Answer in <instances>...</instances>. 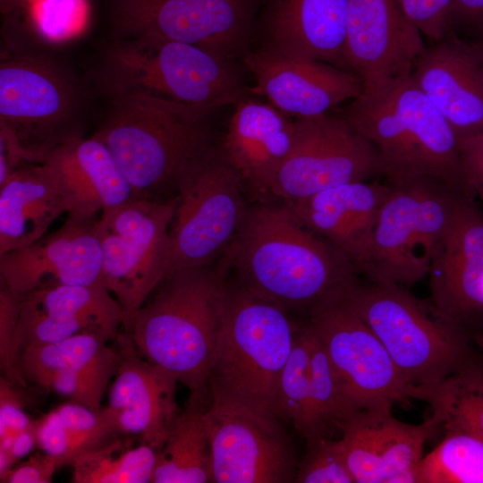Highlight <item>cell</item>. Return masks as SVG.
Here are the masks:
<instances>
[{
	"label": "cell",
	"instance_id": "11",
	"mask_svg": "<svg viewBox=\"0 0 483 483\" xmlns=\"http://www.w3.org/2000/svg\"><path fill=\"white\" fill-rule=\"evenodd\" d=\"M243 191L238 172L214 148L179 196L166 275L210 266L225 254L249 208Z\"/></svg>",
	"mask_w": 483,
	"mask_h": 483
},
{
	"label": "cell",
	"instance_id": "1",
	"mask_svg": "<svg viewBox=\"0 0 483 483\" xmlns=\"http://www.w3.org/2000/svg\"><path fill=\"white\" fill-rule=\"evenodd\" d=\"M226 251L240 284L308 318L343 301L360 283L349 258L301 225L285 204L249 208Z\"/></svg>",
	"mask_w": 483,
	"mask_h": 483
},
{
	"label": "cell",
	"instance_id": "19",
	"mask_svg": "<svg viewBox=\"0 0 483 483\" xmlns=\"http://www.w3.org/2000/svg\"><path fill=\"white\" fill-rule=\"evenodd\" d=\"M424 48L398 0H348L345 61L363 87L411 73Z\"/></svg>",
	"mask_w": 483,
	"mask_h": 483
},
{
	"label": "cell",
	"instance_id": "39",
	"mask_svg": "<svg viewBox=\"0 0 483 483\" xmlns=\"http://www.w3.org/2000/svg\"><path fill=\"white\" fill-rule=\"evenodd\" d=\"M22 388L1 377L0 440L13 437L33 422L24 411L26 398L21 392Z\"/></svg>",
	"mask_w": 483,
	"mask_h": 483
},
{
	"label": "cell",
	"instance_id": "28",
	"mask_svg": "<svg viewBox=\"0 0 483 483\" xmlns=\"http://www.w3.org/2000/svg\"><path fill=\"white\" fill-rule=\"evenodd\" d=\"M295 131V121L271 104L245 98L235 106L220 150L244 190L269 195L292 149Z\"/></svg>",
	"mask_w": 483,
	"mask_h": 483
},
{
	"label": "cell",
	"instance_id": "7",
	"mask_svg": "<svg viewBox=\"0 0 483 483\" xmlns=\"http://www.w3.org/2000/svg\"><path fill=\"white\" fill-rule=\"evenodd\" d=\"M234 61L199 45L121 38L108 48L100 79L109 96L146 92L213 110L247 98Z\"/></svg>",
	"mask_w": 483,
	"mask_h": 483
},
{
	"label": "cell",
	"instance_id": "13",
	"mask_svg": "<svg viewBox=\"0 0 483 483\" xmlns=\"http://www.w3.org/2000/svg\"><path fill=\"white\" fill-rule=\"evenodd\" d=\"M260 0H115L123 38L179 41L236 59L250 49Z\"/></svg>",
	"mask_w": 483,
	"mask_h": 483
},
{
	"label": "cell",
	"instance_id": "37",
	"mask_svg": "<svg viewBox=\"0 0 483 483\" xmlns=\"http://www.w3.org/2000/svg\"><path fill=\"white\" fill-rule=\"evenodd\" d=\"M22 349L18 333V297L4 286L0 291V365L4 377L25 388L21 372Z\"/></svg>",
	"mask_w": 483,
	"mask_h": 483
},
{
	"label": "cell",
	"instance_id": "38",
	"mask_svg": "<svg viewBox=\"0 0 483 483\" xmlns=\"http://www.w3.org/2000/svg\"><path fill=\"white\" fill-rule=\"evenodd\" d=\"M407 18L421 34L437 42L448 33L453 0H398Z\"/></svg>",
	"mask_w": 483,
	"mask_h": 483
},
{
	"label": "cell",
	"instance_id": "4",
	"mask_svg": "<svg viewBox=\"0 0 483 483\" xmlns=\"http://www.w3.org/2000/svg\"><path fill=\"white\" fill-rule=\"evenodd\" d=\"M342 115L375 148L388 183L438 178L476 198L454 131L411 73L363 87Z\"/></svg>",
	"mask_w": 483,
	"mask_h": 483
},
{
	"label": "cell",
	"instance_id": "16",
	"mask_svg": "<svg viewBox=\"0 0 483 483\" xmlns=\"http://www.w3.org/2000/svg\"><path fill=\"white\" fill-rule=\"evenodd\" d=\"M354 412L320 339L309 321L299 326L280 379L279 419L308 446L341 432Z\"/></svg>",
	"mask_w": 483,
	"mask_h": 483
},
{
	"label": "cell",
	"instance_id": "29",
	"mask_svg": "<svg viewBox=\"0 0 483 483\" xmlns=\"http://www.w3.org/2000/svg\"><path fill=\"white\" fill-rule=\"evenodd\" d=\"M43 161L57 175L67 214L97 216L137 199L107 147L94 136L74 139Z\"/></svg>",
	"mask_w": 483,
	"mask_h": 483
},
{
	"label": "cell",
	"instance_id": "23",
	"mask_svg": "<svg viewBox=\"0 0 483 483\" xmlns=\"http://www.w3.org/2000/svg\"><path fill=\"white\" fill-rule=\"evenodd\" d=\"M16 295L22 351L84 332L116 340L123 326V309L104 285H58Z\"/></svg>",
	"mask_w": 483,
	"mask_h": 483
},
{
	"label": "cell",
	"instance_id": "8",
	"mask_svg": "<svg viewBox=\"0 0 483 483\" xmlns=\"http://www.w3.org/2000/svg\"><path fill=\"white\" fill-rule=\"evenodd\" d=\"M391 185L360 274L372 284L409 286L428 275L462 203L474 198L438 178Z\"/></svg>",
	"mask_w": 483,
	"mask_h": 483
},
{
	"label": "cell",
	"instance_id": "15",
	"mask_svg": "<svg viewBox=\"0 0 483 483\" xmlns=\"http://www.w3.org/2000/svg\"><path fill=\"white\" fill-rule=\"evenodd\" d=\"M356 412L408 404L411 386L371 328L343 301L308 318Z\"/></svg>",
	"mask_w": 483,
	"mask_h": 483
},
{
	"label": "cell",
	"instance_id": "20",
	"mask_svg": "<svg viewBox=\"0 0 483 483\" xmlns=\"http://www.w3.org/2000/svg\"><path fill=\"white\" fill-rule=\"evenodd\" d=\"M347 8L348 0H260L252 37L258 47L250 49L350 71L344 55Z\"/></svg>",
	"mask_w": 483,
	"mask_h": 483
},
{
	"label": "cell",
	"instance_id": "45",
	"mask_svg": "<svg viewBox=\"0 0 483 483\" xmlns=\"http://www.w3.org/2000/svg\"><path fill=\"white\" fill-rule=\"evenodd\" d=\"M26 0H0L3 13H10L18 8H23Z\"/></svg>",
	"mask_w": 483,
	"mask_h": 483
},
{
	"label": "cell",
	"instance_id": "26",
	"mask_svg": "<svg viewBox=\"0 0 483 483\" xmlns=\"http://www.w3.org/2000/svg\"><path fill=\"white\" fill-rule=\"evenodd\" d=\"M411 76L458 140L483 134V86L469 40L450 31L425 47Z\"/></svg>",
	"mask_w": 483,
	"mask_h": 483
},
{
	"label": "cell",
	"instance_id": "41",
	"mask_svg": "<svg viewBox=\"0 0 483 483\" xmlns=\"http://www.w3.org/2000/svg\"><path fill=\"white\" fill-rule=\"evenodd\" d=\"M463 32L483 37V0H453L449 19L448 32Z\"/></svg>",
	"mask_w": 483,
	"mask_h": 483
},
{
	"label": "cell",
	"instance_id": "40",
	"mask_svg": "<svg viewBox=\"0 0 483 483\" xmlns=\"http://www.w3.org/2000/svg\"><path fill=\"white\" fill-rule=\"evenodd\" d=\"M62 467L58 460L45 453H36L27 460L0 476L4 483H50L55 470Z\"/></svg>",
	"mask_w": 483,
	"mask_h": 483
},
{
	"label": "cell",
	"instance_id": "17",
	"mask_svg": "<svg viewBox=\"0 0 483 483\" xmlns=\"http://www.w3.org/2000/svg\"><path fill=\"white\" fill-rule=\"evenodd\" d=\"M97 220L70 213L55 232L1 255V283L14 294L58 285H104Z\"/></svg>",
	"mask_w": 483,
	"mask_h": 483
},
{
	"label": "cell",
	"instance_id": "14",
	"mask_svg": "<svg viewBox=\"0 0 483 483\" xmlns=\"http://www.w3.org/2000/svg\"><path fill=\"white\" fill-rule=\"evenodd\" d=\"M295 128L292 149L276 176L272 195L295 201L382 175L377 150L342 114L297 119Z\"/></svg>",
	"mask_w": 483,
	"mask_h": 483
},
{
	"label": "cell",
	"instance_id": "3",
	"mask_svg": "<svg viewBox=\"0 0 483 483\" xmlns=\"http://www.w3.org/2000/svg\"><path fill=\"white\" fill-rule=\"evenodd\" d=\"M230 269L225 251L215 265L166 275L125 328L139 352L186 386L189 402L200 406L210 393Z\"/></svg>",
	"mask_w": 483,
	"mask_h": 483
},
{
	"label": "cell",
	"instance_id": "31",
	"mask_svg": "<svg viewBox=\"0 0 483 483\" xmlns=\"http://www.w3.org/2000/svg\"><path fill=\"white\" fill-rule=\"evenodd\" d=\"M202 407L189 402L157 451L151 483L212 482L210 445Z\"/></svg>",
	"mask_w": 483,
	"mask_h": 483
},
{
	"label": "cell",
	"instance_id": "22",
	"mask_svg": "<svg viewBox=\"0 0 483 483\" xmlns=\"http://www.w3.org/2000/svg\"><path fill=\"white\" fill-rule=\"evenodd\" d=\"M120 361L104 411L117 433L139 436L158 451L180 413L176 403L178 379L139 352L126 334L116 339Z\"/></svg>",
	"mask_w": 483,
	"mask_h": 483
},
{
	"label": "cell",
	"instance_id": "44",
	"mask_svg": "<svg viewBox=\"0 0 483 483\" xmlns=\"http://www.w3.org/2000/svg\"><path fill=\"white\" fill-rule=\"evenodd\" d=\"M478 63L483 86V37L469 40Z\"/></svg>",
	"mask_w": 483,
	"mask_h": 483
},
{
	"label": "cell",
	"instance_id": "42",
	"mask_svg": "<svg viewBox=\"0 0 483 483\" xmlns=\"http://www.w3.org/2000/svg\"><path fill=\"white\" fill-rule=\"evenodd\" d=\"M35 447H38L37 421L13 437L0 440V476L14 467Z\"/></svg>",
	"mask_w": 483,
	"mask_h": 483
},
{
	"label": "cell",
	"instance_id": "24",
	"mask_svg": "<svg viewBox=\"0 0 483 483\" xmlns=\"http://www.w3.org/2000/svg\"><path fill=\"white\" fill-rule=\"evenodd\" d=\"M430 300L473 336L483 334V210L467 199L428 272Z\"/></svg>",
	"mask_w": 483,
	"mask_h": 483
},
{
	"label": "cell",
	"instance_id": "33",
	"mask_svg": "<svg viewBox=\"0 0 483 483\" xmlns=\"http://www.w3.org/2000/svg\"><path fill=\"white\" fill-rule=\"evenodd\" d=\"M157 451L112 436L79 453L72 462L75 483H151Z\"/></svg>",
	"mask_w": 483,
	"mask_h": 483
},
{
	"label": "cell",
	"instance_id": "25",
	"mask_svg": "<svg viewBox=\"0 0 483 483\" xmlns=\"http://www.w3.org/2000/svg\"><path fill=\"white\" fill-rule=\"evenodd\" d=\"M92 332L24 349L21 372L27 383L65 396L92 410L100 409L120 361L118 349Z\"/></svg>",
	"mask_w": 483,
	"mask_h": 483
},
{
	"label": "cell",
	"instance_id": "32",
	"mask_svg": "<svg viewBox=\"0 0 483 483\" xmlns=\"http://www.w3.org/2000/svg\"><path fill=\"white\" fill-rule=\"evenodd\" d=\"M411 396L429 404L437 428L466 430L483 438V360L436 384L412 387Z\"/></svg>",
	"mask_w": 483,
	"mask_h": 483
},
{
	"label": "cell",
	"instance_id": "27",
	"mask_svg": "<svg viewBox=\"0 0 483 483\" xmlns=\"http://www.w3.org/2000/svg\"><path fill=\"white\" fill-rule=\"evenodd\" d=\"M391 189L390 183L353 182L285 205L301 225L338 248L360 274Z\"/></svg>",
	"mask_w": 483,
	"mask_h": 483
},
{
	"label": "cell",
	"instance_id": "10",
	"mask_svg": "<svg viewBox=\"0 0 483 483\" xmlns=\"http://www.w3.org/2000/svg\"><path fill=\"white\" fill-rule=\"evenodd\" d=\"M177 203L136 199L102 210L97 220L103 283L123 309L124 328L166 275Z\"/></svg>",
	"mask_w": 483,
	"mask_h": 483
},
{
	"label": "cell",
	"instance_id": "12",
	"mask_svg": "<svg viewBox=\"0 0 483 483\" xmlns=\"http://www.w3.org/2000/svg\"><path fill=\"white\" fill-rule=\"evenodd\" d=\"M203 421L213 483L294 481L299 462L279 419L210 390Z\"/></svg>",
	"mask_w": 483,
	"mask_h": 483
},
{
	"label": "cell",
	"instance_id": "30",
	"mask_svg": "<svg viewBox=\"0 0 483 483\" xmlns=\"http://www.w3.org/2000/svg\"><path fill=\"white\" fill-rule=\"evenodd\" d=\"M64 212L53 167L46 161L21 164L0 185V256L38 241Z\"/></svg>",
	"mask_w": 483,
	"mask_h": 483
},
{
	"label": "cell",
	"instance_id": "34",
	"mask_svg": "<svg viewBox=\"0 0 483 483\" xmlns=\"http://www.w3.org/2000/svg\"><path fill=\"white\" fill-rule=\"evenodd\" d=\"M417 483H483V438L466 430H445L441 443L423 456Z\"/></svg>",
	"mask_w": 483,
	"mask_h": 483
},
{
	"label": "cell",
	"instance_id": "18",
	"mask_svg": "<svg viewBox=\"0 0 483 483\" xmlns=\"http://www.w3.org/2000/svg\"><path fill=\"white\" fill-rule=\"evenodd\" d=\"M391 410L358 411L342 426L338 442L355 483H417L424 444L437 427L431 418L402 422Z\"/></svg>",
	"mask_w": 483,
	"mask_h": 483
},
{
	"label": "cell",
	"instance_id": "46",
	"mask_svg": "<svg viewBox=\"0 0 483 483\" xmlns=\"http://www.w3.org/2000/svg\"><path fill=\"white\" fill-rule=\"evenodd\" d=\"M476 345L483 351V334H478L474 337Z\"/></svg>",
	"mask_w": 483,
	"mask_h": 483
},
{
	"label": "cell",
	"instance_id": "6",
	"mask_svg": "<svg viewBox=\"0 0 483 483\" xmlns=\"http://www.w3.org/2000/svg\"><path fill=\"white\" fill-rule=\"evenodd\" d=\"M298 327L283 307L227 284L210 390L279 419L280 379Z\"/></svg>",
	"mask_w": 483,
	"mask_h": 483
},
{
	"label": "cell",
	"instance_id": "2",
	"mask_svg": "<svg viewBox=\"0 0 483 483\" xmlns=\"http://www.w3.org/2000/svg\"><path fill=\"white\" fill-rule=\"evenodd\" d=\"M110 97V109L92 136L107 147L137 199H178L214 149L212 110L146 92Z\"/></svg>",
	"mask_w": 483,
	"mask_h": 483
},
{
	"label": "cell",
	"instance_id": "36",
	"mask_svg": "<svg viewBox=\"0 0 483 483\" xmlns=\"http://www.w3.org/2000/svg\"><path fill=\"white\" fill-rule=\"evenodd\" d=\"M307 447L293 482L355 483L338 439L321 438Z\"/></svg>",
	"mask_w": 483,
	"mask_h": 483
},
{
	"label": "cell",
	"instance_id": "9",
	"mask_svg": "<svg viewBox=\"0 0 483 483\" xmlns=\"http://www.w3.org/2000/svg\"><path fill=\"white\" fill-rule=\"evenodd\" d=\"M83 92L75 78L46 55L9 50L0 62V128L31 162L80 137Z\"/></svg>",
	"mask_w": 483,
	"mask_h": 483
},
{
	"label": "cell",
	"instance_id": "5",
	"mask_svg": "<svg viewBox=\"0 0 483 483\" xmlns=\"http://www.w3.org/2000/svg\"><path fill=\"white\" fill-rule=\"evenodd\" d=\"M343 301L376 334L411 389L483 360L470 332L404 285L360 282Z\"/></svg>",
	"mask_w": 483,
	"mask_h": 483
},
{
	"label": "cell",
	"instance_id": "35",
	"mask_svg": "<svg viewBox=\"0 0 483 483\" xmlns=\"http://www.w3.org/2000/svg\"><path fill=\"white\" fill-rule=\"evenodd\" d=\"M23 8L32 30L51 44L79 37L89 21V0H26Z\"/></svg>",
	"mask_w": 483,
	"mask_h": 483
},
{
	"label": "cell",
	"instance_id": "43",
	"mask_svg": "<svg viewBox=\"0 0 483 483\" xmlns=\"http://www.w3.org/2000/svg\"><path fill=\"white\" fill-rule=\"evenodd\" d=\"M458 143L476 197L483 202V134L459 139Z\"/></svg>",
	"mask_w": 483,
	"mask_h": 483
},
{
	"label": "cell",
	"instance_id": "21",
	"mask_svg": "<svg viewBox=\"0 0 483 483\" xmlns=\"http://www.w3.org/2000/svg\"><path fill=\"white\" fill-rule=\"evenodd\" d=\"M256 84L250 91L298 119L318 116L359 97L360 78L330 64L250 49L242 57Z\"/></svg>",
	"mask_w": 483,
	"mask_h": 483
}]
</instances>
